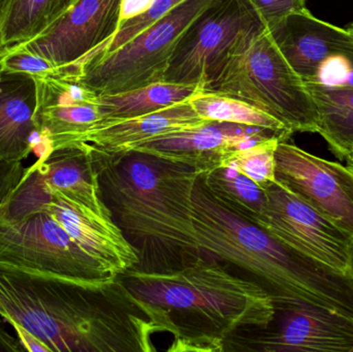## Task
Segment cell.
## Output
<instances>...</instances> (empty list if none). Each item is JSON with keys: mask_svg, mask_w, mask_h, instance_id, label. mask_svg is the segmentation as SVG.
Listing matches in <instances>:
<instances>
[{"mask_svg": "<svg viewBox=\"0 0 353 352\" xmlns=\"http://www.w3.org/2000/svg\"><path fill=\"white\" fill-rule=\"evenodd\" d=\"M0 318L50 352H151L161 333L119 277L89 283L0 262Z\"/></svg>", "mask_w": 353, "mask_h": 352, "instance_id": "cell-1", "label": "cell"}, {"mask_svg": "<svg viewBox=\"0 0 353 352\" xmlns=\"http://www.w3.org/2000/svg\"><path fill=\"white\" fill-rule=\"evenodd\" d=\"M126 289L150 306L161 332L174 335L168 351H223L240 331L268 328L275 306L261 287L201 251L180 270L119 275Z\"/></svg>", "mask_w": 353, "mask_h": 352, "instance_id": "cell-2", "label": "cell"}, {"mask_svg": "<svg viewBox=\"0 0 353 352\" xmlns=\"http://www.w3.org/2000/svg\"><path fill=\"white\" fill-rule=\"evenodd\" d=\"M94 165L103 200L138 253L132 270L173 272L201 256L192 216L199 174L139 152Z\"/></svg>", "mask_w": 353, "mask_h": 352, "instance_id": "cell-3", "label": "cell"}, {"mask_svg": "<svg viewBox=\"0 0 353 352\" xmlns=\"http://www.w3.org/2000/svg\"><path fill=\"white\" fill-rule=\"evenodd\" d=\"M193 227L201 251L234 267L261 287L275 307L310 304L353 318V279L281 243L222 206L197 177Z\"/></svg>", "mask_w": 353, "mask_h": 352, "instance_id": "cell-4", "label": "cell"}, {"mask_svg": "<svg viewBox=\"0 0 353 352\" xmlns=\"http://www.w3.org/2000/svg\"><path fill=\"white\" fill-rule=\"evenodd\" d=\"M205 91L245 101L275 118L292 134L319 132L314 99L267 28L230 58Z\"/></svg>", "mask_w": 353, "mask_h": 352, "instance_id": "cell-5", "label": "cell"}, {"mask_svg": "<svg viewBox=\"0 0 353 352\" xmlns=\"http://www.w3.org/2000/svg\"><path fill=\"white\" fill-rule=\"evenodd\" d=\"M213 1L186 0L115 51L89 56L60 70L58 76L78 81L97 94L125 92L163 82L183 33Z\"/></svg>", "mask_w": 353, "mask_h": 352, "instance_id": "cell-6", "label": "cell"}, {"mask_svg": "<svg viewBox=\"0 0 353 352\" xmlns=\"http://www.w3.org/2000/svg\"><path fill=\"white\" fill-rule=\"evenodd\" d=\"M0 262L81 282L113 280L52 215L0 200Z\"/></svg>", "mask_w": 353, "mask_h": 352, "instance_id": "cell-7", "label": "cell"}, {"mask_svg": "<svg viewBox=\"0 0 353 352\" xmlns=\"http://www.w3.org/2000/svg\"><path fill=\"white\" fill-rule=\"evenodd\" d=\"M265 28L246 0H214L183 33L163 81L205 90L230 58Z\"/></svg>", "mask_w": 353, "mask_h": 352, "instance_id": "cell-8", "label": "cell"}, {"mask_svg": "<svg viewBox=\"0 0 353 352\" xmlns=\"http://www.w3.org/2000/svg\"><path fill=\"white\" fill-rule=\"evenodd\" d=\"M0 200L49 213L87 253L114 276L118 277L138 266V253L113 217L97 214L59 194H48L29 167L14 175Z\"/></svg>", "mask_w": 353, "mask_h": 352, "instance_id": "cell-9", "label": "cell"}, {"mask_svg": "<svg viewBox=\"0 0 353 352\" xmlns=\"http://www.w3.org/2000/svg\"><path fill=\"white\" fill-rule=\"evenodd\" d=\"M265 190L267 206L255 225L281 243L350 275L353 236L276 180Z\"/></svg>", "mask_w": 353, "mask_h": 352, "instance_id": "cell-10", "label": "cell"}, {"mask_svg": "<svg viewBox=\"0 0 353 352\" xmlns=\"http://www.w3.org/2000/svg\"><path fill=\"white\" fill-rule=\"evenodd\" d=\"M276 181L353 236V171L281 141Z\"/></svg>", "mask_w": 353, "mask_h": 352, "instance_id": "cell-11", "label": "cell"}, {"mask_svg": "<svg viewBox=\"0 0 353 352\" xmlns=\"http://www.w3.org/2000/svg\"><path fill=\"white\" fill-rule=\"evenodd\" d=\"M292 136L288 130L207 121L195 127L153 138L134 149V152L180 163L201 175L223 167L236 151L272 138L290 140Z\"/></svg>", "mask_w": 353, "mask_h": 352, "instance_id": "cell-12", "label": "cell"}, {"mask_svg": "<svg viewBox=\"0 0 353 352\" xmlns=\"http://www.w3.org/2000/svg\"><path fill=\"white\" fill-rule=\"evenodd\" d=\"M121 0H76L47 29L21 47L57 70L76 65L117 32Z\"/></svg>", "mask_w": 353, "mask_h": 352, "instance_id": "cell-13", "label": "cell"}, {"mask_svg": "<svg viewBox=\"0 0 353 352\" xmlns=\"http://www.w3.org/2000/svg\"><path fill=\"white\" fill-rule=\"evenodd\" d=\"M248 344L265 352H353V318L310 304L275 307L268 328Z\"/></svg>", "mask_w": 353, "mask_h": 352, "instance_id": "cell-14", "label": "cell"}, {"mask_svg": "<svg viewBox=\"0 0 353 352\" xmlns=\"http://www.w3.org/2000/svg\"><path fill=\"white\" fill-rule=\"evenodd\" d=\"M37 107L35 122L41 155L54 149L74 146L103 120L99 94L78 81L54 76L35 78Z\"/></svg>", "mask_w": 353, "mask_h": 352, "instance_id": "cell-15", "label": "cell"}, {"mask_svg": "<svg viewBox=\"0 0 353 352\" xmlns=\"http://www.w3.org/2000/svg\"><path fill=\"white\" fill-rule=\"evenodd\" d=\"M190 101L140 117L103 120L91 128L74 146L87 149L94 163L116 161L159 136L205 123Z\"/></svg>", "mask_w": 353, "mask_h": 352, "instance_id": "cell-16", "label": "cell"}, {"mask_svg": "<svg viewBox=\"0 0 353 352\" xmlns=\"http://www.w3.org/2000/svg\"><path fill=\"white\" fill-rule=\"evenodd\" d=\"M288 63L305 83L314 82L325 62L352 43L347 28L316 18L308 8L265 27Z\"/></svg>", "mask_w": 353, "mask_h": 352, "instance_id": "cell-17", "label": "cell"}, {"mask_svg": "<svg viewBox=\"0 0 353 352\" xmlns=\"http://www.w3.org/2000/svg\"><path fill=\"white\" fill-rule=\"evenodd\" d=\"M29 169L48 194H59L97 214L113 217L101 196L99 171L85 147L54 149Z\"/></svg>", "mask_w": 353, "mask_h": 352, "instance_id": "cell-18", "label": "cell"}, {"mask_svg": "<svg viewBox=\"0 0 353 352\" xmlns=\"http://www.w3.org/2000/svg\"><path fill=\"white\" fill-rule=\"evenodd\" d=\"M34 76L0 72V163L18 165L39 141Z\"/></svg>", "mask_w": 353, "mask_h": 352, "instance_id": "cell-19", "label": "cell"}, {"mask_svg": "<svg viewBox=\"0 0 353 352\" xmlns=\"http://www.w3.org/2000/svg\"><path fill=\"white\" fill-rule=\"evenodd\" d=\"M203 90L201 85L159 82L114 94H99L103 120L140 117L190 101Z\"/></svg>", "mask_w": 353, "mask_h": 352, "instance_id": "cell-20", "label": "cell"}, {"mask_svg": "<svg viewBox=\"0 0 353 352\" xmlns=\"http://www.w3.org/2000/svg\"><path fill=\"white\" fill-rule=\"evenodd\" d=\"M319 111L321 134L340 161L353 152V88L306 83Z\"/></svg>", "mask_w": 353, "mask_h": 352, "instance_id": "cell-21", "label": "cell"}, {"mask_svg": "<svg viewBox=\"0 0 353 352\" xmlns=\"http://www.w3.org/2000/svg\"><path fill=\"white\" fill-rule=\"evenodd\" d=\"M72 0H10L0 14V52L41 34Z\"/></svg>", "mask_w": 353, "mask_h": 352, "instance_id": "cell-22", "label": "cell"}, {"mask_svg": "<svg viewBox=\"0 0 353 352\" xmlns=\"http://www.w3.org/2000/svg\"><path fill=\"white\" fill-rule=\"evenodd\" d=\"M208 191L230 212L256 225L267 206L265 190L252 180L230 167L201 174Z\"/></svg>", "mask_w": 353, "mask_h": 352, "instance_id": "cell-23", "label": "cell"}, {"mask_svg": "<svg viewBox=\"0 0 353 352\" xmlns=\"http://www.w3.org/2000/svg\"><path fill=\"white\" fill-rule=\"evenodd\" d=\"M190 103L197 115L205 121L230 122L274 130H288L265 112L225 95L203 90L192 97Z\"/></svg>", "mask_w": 353, "mask_h": 352, "instance_id": "cell-24", "label": "cell"}, {"mask_svg": "<svg viewBox=\"0 0 353 352\" xmlns=\"http://www.w3.org/2000/svg\"><path fill=\"white\" fill-rule=\"evenodd\" d=\"M281 141L272 138L236 151L224 167H232L265 189L276 180V150Z\"/></svg>", "mask_w": 353, "mask_h": 352, "instance_id": "cell-25", "label": "cell"}, {"mask_svg": "<svg viewBox=\"0 0 353 352\" xmlns=\"http://www.w3.org/2000/svg\"><path fill=\"white\" fill-rule=\"evenodd\" d=\"M185 1L186 0H155L152 6L145 14L132 19V20L126 21L125 23L120 25L117 32L112 37L111 41H108L103 47H99L91 55L107 54L115 51L118 48L132 41L139 33L167 16L169 12L175 10L176 6Z\"/></svg>", "mask_w": 353, "mask_h": 352, "instance_id": "cell-26", "label": "cell"}, {"mask_svg": "<svg viewBox=\"0 0 353 352\" xmlns=\"http://www.w3.org/2000/svg\"><path fill=\"white\" fill-rule=\"evenodd\" d=\"M0 72L47 78L57 76V68L41 56L31 53L21 45H14L0 52Z\"/></svg>", "mask_w": 353, "mask_h": 352, "instance_id": "cell-27", "label": "cell"}, {"mask_svg": "<svg viewBox=\"0 0 353 352\" xmlns=\"http://www.w3.org/2000/svg\"><path fill=\"white\" fill-rule=\"evenodd\" d=\"M263 21L265 27L292 12L307 8V0H246Z\"/></svg>", "mask_w": 353, "mask_h": 352, "instance_id": "cell-28", "label": "cell"}, {"mask_svg": "<svg viewBox=\"0 0 353 352\" xmlns=\"http://www.w3.org/2000/svg\"><path fill=\"white\" fill-rule=\"evenodd\" d=\"M347 30L352 35V43L341 56H336L325 63L337 66V74L327 86H342L353 88V23L348 25ZM319 83V82H317ZM325 85V84H323Z\"/></svg>", "mask_w": 353, "mask_h": 352, "instance_id": "cell-29", "label": "cell"}, {"mask_svg": "<svg viewBox=\"0 0 353 352\" xmlns=\"http://www.w3.org/2000/svg\"><path fill=\"white\" fill-rule=\"evenodd\" d=\"M154 1L155 0H121L119 8V26L126 21L145 14Z\"/></svg>", "mask_w": 353, "mask_h": 352, "instance_id": "cell-30", "label": "cell"}, {"mask_svg": "<svg viewBox=\"0 0 353 352\" xmlns=\"http://www.w3.org/2000/svg\"><path fill=\"white\" fill-rule=\"evenodd\" d=\"M14 332H16L17 338L22 346L23 351L30 352H50L49 349L46 346L45 343L41 342L37 337L33 336L30 332L25 330L22 327L12 326Z\"/></svg>", "mask_w": 353, "mask_h": 352, "instance_id": "cell-31", "label": "cell"}, {"mask_svg": "<svg viewBox=\"0 0 353 352\" xmlns=\"http://www.w3.org/2000/svg\"><path fill=\"white\" fill-rule=\"evenodd\" d=\"M23 351L17 336H12L4 320L0 318V352H21Z\"/></svg>", "mask_w": 353, "mask_h": 352, "instance_id": "cell-32", "label": "cell"}, {"mask_svg": "<svg viewBox=\"0 0 353 352\" xmlns=\"http://www.w3.org/2000/svg\"><path fill=\"white\" fill-rule=\"evenodd\" d=\"M348 272H350V277L353 279V237L352 246H350V271Z\"/></svg>", "mask_w": 353, "mask_h": 352, "instance_id": "cell-33", "label": "cell"}, {"mask_svg": "<svg viewBox=\"0 0 353 352\" xmlns=\"http://www.w3.org/2000/svg\"><path fill=\"white\" fill-rule=\"evenodd\" d=\"M10 0H0V14L3 12V10H6V6H8Z\"/></svg>", "mask_w": 353, "mask_h": 352, "instance_id": "cell-34", "label": "cell"}, {"mask_svg": "<svg viewBox=\"0 0 353 352\" xmlns=\"http://www.w3.org/2000/svg\"><path fill=\"white\" fill-rule=\"evenodd\" d=\"M346 163H347V167L353 171V152L352 153V155L346 159Z\"/></svg>", "mask_w": 353, "mask_h": 352, "instance_id": "cell-35", "label": "cell"}, {"mask_svg": "<svg viewBox=\"0 0 353 352\" xmlns=\"http://www.w3.org/2000/svg\"><path fill=\"white\" fill-rule=\"evenodd\" d=\"M74 1H76V0H72V3H74Z\"/></svg>", "mask_w": 353, "mask_h": 352, "instance_id": "cell-36", "label": "cell"}]
</instances>
